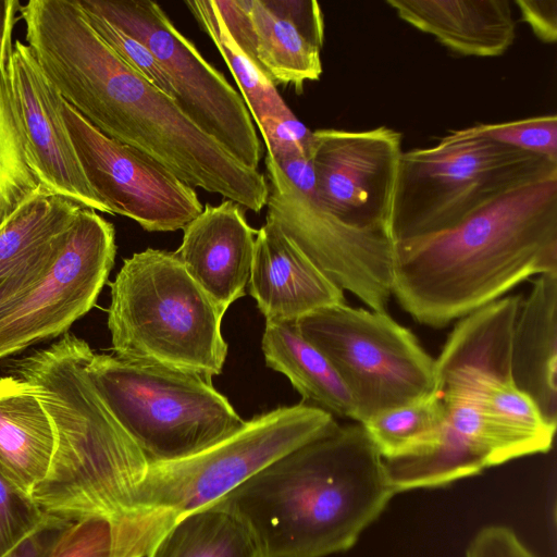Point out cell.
<instances>
[{
    "instance_id": "1",
    "label": "cell",
    "mask_w": 557,
    "mask_h": 557,
    "mask_svg": "<svg viewBox=\"0 0 557 557\" xmlns=\"http://www.w3.org/2000/svg\"><path fill=\"white\" fill-rule=\"evenodd\" d=\"M25 42L61 97L102 134L149 156L194 189L256 213L267 206L265 176L238 162L124 63L75 0L44 8L27 26Z\"/></svg>"
},
{
    "instance_id": "2",
    "label": "cell",
    "mask_w": 557,
    "mask_h": 557,
    "mask_svg": "<svg viewBox=\"0 0 557 557\" xmlns=\"http://www.w3.org/2000/svg\"><path fill=\"white\" fill-rule=\"evenodd\" d=\"M545 273H557V174L451 228L395 243L392 295L414 321L441 329Z\"/></svg>"
},
{
    "instance_id": "3",
    "label": "cell",
    "mask_w": 557,
    "mask_h": 557,
    "mask_svg": "<svg viewBox=\"0 0 557 557\" xmlns=\"http://www.w3.org/2000/svg\"><path fill=\"white\" fill-rule=\"evenodd\" d=\"M394 495L383 457L357 422L336 423L214 504L247 527L262 557H325L354 546Z\"/></svg>"
},
{
    "instance_id": "4",
    "label": "cell",
    "mask_w": 557,
    "mask_h": 557,
    "mask_svg": "<svg viewBox=\"0 0 557 557\" xmlns=\"http://www.w3.org/2000/svg\"><path fill=\"white\" fill-rule=\"evenodd\" d=\"M92 352L87 342L66 332L9 368L30 386L53 426L55 446L42 484L81 499L121 494L137 484L148 467L86 372Z\"/></svg>"
},
{
    "instance_id": "5",
    "label": "cell",
    "mask_w": 557,
    "mask_h": 557,
    "mask_svg": "<svg viewBox=\"0 0 557 557\" xmlns=\"http://www.w3.org/2000/svg\"><path fill=\"white\" fill-rule=\"evenodd\" d=\"M222 314L173 252L148 248L124 259L111 283L108 327L115 356L196 374L223 371Z\"/></svg>"
},
{
    "instance_id": "6",
    "label": "cell",
    "mask_w": 557,
    "mask_h": 557,
    "mask_svg": "<svg viewBox=\"0 0 557 557\" xmlns=\"http://www.w3.org/2000/svg\"><path fill=\"white\" fill-rule=\"evenodd\" d=\"M557 174V162L499 144L475 125L430 147L403 151L391 236L394 243L454 227L520 185Z\"/></svg>"
},
{
    "instance_id": "7",
    "label": "cell",
    "mask_w": 557,
    "mask_h": 557,
    "mask_svg": "<svg viewBox=\"0 0 557 557\" xmlns=\"http://www.w3.org/2000/svg\"><path fill=\"white\" fill-rule=\"evenodd\" d=\"M86 372L148 462L196 454L245 420L199 375L92 352Z\"/></svg>"
},
{
    "instance_id": "8",
    "label": "cell",
    "mask_w": 557,
    "mask_h": 557,
    "mask_svg": "<svg viewBox=\"0 0 557 557\" xmlns=\"http://www.w3.org/2000/svg\"><path fill=\"white\" fill-rule=\"evenodd\" d=\"M515 322L505 307H482L459 319L435 359L436 389L475 408L499 463L548 451L556 431L512 380Z\"/></svg>"
},
{
    "instance_id": "9",
    "label": "cell",
    "mask_w": 557,
    "mask_h": 557,
    "mask_svg": "<svg viewBox=\"0 0 557 557\" xmlns=\"http://www.w3.org/2000/svg\"><path fill=\"white\" fill-rule=\"evenodd\" d=\"M295 326L341 376L358 423L435 389V359L387 312L345 302L311 312Z\"/></svg>"
},
{
    "instance_id": "10",
    "label": "cell",
    "mask_w": 557,
    "mask_h": 557,
    "mask_svg": "<svg viewBox=\"0 0 557 557\" xmlns=\"http://www.w3.org/2000/svg\"><path fill=\"white\" fill-rule=\"evenodd\" d=\"M336 423L334 416L304 401L255 416L236 432L196 454L148 462L136 506L170 510L177 517L210 506Z\"/></svg>"
},
{
    "instance_id": "11",
    "label": "cell",
    "mask_w": 557,
    "mask_h": 557,
    "mask_svg": "<svg viewBox=\"0 0 557 557\" xmlns=\"http://www.w3.org/2000/svg\"><path fill=\"white\" fill-rule=\"evenodd\" d=\"M267 215L343 292L387 312L395 243L385 230L350 226L326 211L314 193L308 156L274 162L265 153Z\"/></svg>"
},
{
    "instance_id": "12",
    "label": "cell",
    "mask_w": 557,
    "mask_h": 557,
    "mask_svg": "<svg viewBox=\"0 0 557 557\" xmlns=\"http://www.w3.org/2000/svg\"><path fill=\"white\" fill-rule=\"evenodd\" d=\"M146 45L170 78L174 101L243 165L258 170L262 146L242 96L150 0H77Z\"/></svg>"
},
{
    "instance_id": "13",
    "label": "cell",
    "mask_w": 557,
    "mask_h": 557,
    "mask_svg": "<svg viewBox=\"0 0 557 557\" xmlns=\"http://www.w3.org/2000/svg\"><path fill=\"white\" fill-rule=\"evenodd\" d=\"M115 253L113 224L97 211L81 208L47 274L0 310V360L69 332L95 306Z\"/></svg>"
},
{
    "instance_id": "14",
    "label": "cell",
    "mask_w": 557,
    "mask_h": 557,
    "mask_svg": "<svg viewBox=\"0 0 557 557\" xmlns=\"http://www.w3.org/2000/svg\"><path fill=\"white\" fill-rule=\"evenodd\" d=\"M62 113L85 176L111 214L148 232H173L203 210L193 187L138 149L102 134L64 99Z\"/></svg>"
},
{
    "instance_id": "15",
    "label": "cell",
    "mask_w": 557,
    "mask_h": 557,
    "mask_svg": "<svg viewBox=\"0 0 557 557\" xmlns=\"http://www.w3.org/2000/svg\"><path fill=\"white\" fill-rule=\"evenodd\" d=\"M403 135L379 126L312 132L310 161L321 206L342 222L391 234Z\"/></svg>"
},
{
    "instance_id": "16",
    "label": "cell",
    "mask_w": 557,
    "mask_h": 557,
    "mask_svg": "<svg viewBox=\"0 0 557 557\" xmlns=\"http://www.w3.org/2000/svg\"><path fill=\"white\" fill-rule=\"evenodd\" d=\"M8 84L27 162L41 187L111 214L85 176L63 117V98L21 39L14 41L9 58Z\"/></svg>"
},
{
    "instance_id": "17",
    "label": "cell",
    "mask_w": 557,
    "mask_h": 557,
    "mask_svg": "<svg viewBox=\"0 0 557 557\" xmlns=\"http://www.w3.org/2000/svg\"><path fill=\"white\" fill-rule=\"evenodd\" d=\"M183 231L174 255L224 314L246 294L258 230L248 224L244 208L224 200L218 206L206 205Z\"/></svg>"
},
{
    "instance_id": "18",
    "label": "cell",
    "mask_w": 557,
    "mask_h": 557,
    "mask_svg": "<svg viewBox=\"0 0 557 557\" xmlns=\"http://www.w3.org/2000/svg\"><path fill=\"white\" fill-rule=\"evenodd\" d=\"M248 290L265 321L295 323L346 302L343 290L268 215L256 235Z\"/></svg>"
},
{
    "instance_id": "19",
    "label": "cell",
    "mask_w": 557,
    "mask_h": 557,
    "mask_svg": "<svg viewBox=\"0 0 557 557\" xmlns=\"http://www.w3.org/2000/svg\"><path fill=\"white\" fill-rule=\"evenodd\" d=\"M256 63L275 85L302 94L322 74L324 18L314 0H249Z\"/></svg>"
},
{
    "instance_id": "20",
    "label": "cell",
    "mask_w": 557,
    "mask_h": 557,
    "mask_svg": "<svg viewBox=\"0 0 557 557\" xmlns=\"http://www.w3.org/2000/svg\"><path fill=\"white\" fill-rule=\"evenodd\" d=\"M398 17L465 57L504 54L516 38L507 0H388Z\"/></svg>"
},
{
    "instance_id": "21",
    "label": "cell",
    "mask_w": 557,
    "mask_h": 557,
    "mask_svg": "<svg viewBox=\"0 0 557 557\" xmlns=\"http://www.w3.org/2000/svg\"><path fill=\"white\" fill-rule=\"evenodd\" d=\"M516 386L557 424V273L537 275L520 302L511 343Z\"/></svg>"
},
{
    "instance_id": "22",
    "label": "cell",
    "mask_w": 557,
    "mask_h": 557,
    "mask_svg": "<svg viewBox=\"0 0 557 557\" xmlns=\"http://www.w3.org/2000/svg\"><path fill=\"white\" fill-rule=\"evenodd\" d=\"M55 446L51 420L20 377H0V472L30 495L46 476Z\"/></svg>"
},
{
    "instance_id": "23",
    "label": "cell",
    "mask_w": 557,
    "mask_h": 557,
    "mask_svg": "<svg viewBox=\"0 0 557 557\" xmlns=\"http://www.w3.org/2000/svg\"><path fill=\"white\" fill-rule=\"evenodd\" d=\"M81 208L62 196L41 194L12 215L0 228V281L49 270Z\"/></svg>"
},
{
    "instance_id": "24",
    "label": "cell",
    "mask_w": 557,
    "mask_h": 557,
    "mask_svg": "<svg viewBox=\"0 0 557 557\" xmlns=\"http://www.w3.org/2000/svg\"><path fill=\"white\" fill-rule=\"evenodd\" d=\"M261 347L267 367L284 374L304 403L356 421L352 398L341 376L295 323L265 321Z\"/></svg>"
},
{
    "instance_id": "25",
    "label": "cell",
    "mask_w": 557,
    "mask_h": 557,
    "mask_svg": "<svg viewBox=\"0 0 557 557\" xmlns=\"http://www.w3.org/2000/svg\"><path fill=\"white\" fill-rule=\"evenodd\" d=\"M176 518L170 510L140 508L119 520L71 522L47 557H146Z\"/></svg>"
},
{
    "instance_id": "26",
    "label": "cell",
    "mask_w": 557,
    "mask_h": 557,
    "mask_svg": "<svg viewBox=\"0 0 557 557\" xmlns=\"http://www.w3.org/2000/svg\"><path fill=\"white\" fill-rule=\"evenodd\" d=\"M146 557H262L247 527L210 505L178 516Z\"/></svg>"
},
{
    "instance_id": "27",
    "label": "cell",
    "mask_w": 557,
    "mask_h": 557,
    "mask_svg": "<svg viewBox=\"0 0 557 557\" xmlns=\"http://www.w3.org/2000/svg\"><path fill=\"white\" fill-rule=\"evenodd\" d=\"M185 4L224 59L257 126L268 117L280 120L295 117L293 111L278 94L276 86L234 42L215 8L214 1L187 0Z\"/></svg>"
},
{
    "instance_id": "28",
    "label": "cell",
    "mask_w": 557,
    "mask_h": 557,
    "mask_svg": "<svg viewBox=\"0 0 557 557\" xmlns=\"http://www.w3.org/2000/svg\"><path fill=\"white\" fill-rule=\"evenodd\" d=\"M11 51L0 58V228L27 202L48 194L28 165L13 109L8 84Z\"/></svg>"
},
{
    "instance_id": "29",
    "label": "cell",
    "mask_w": 557,
    "mask_h": 557,
    "mask_svg": "<svg viewBox=\"0 0 557 557\" xmlns=\"http://www.w3.org/2000/svg\"><path fill=\"white\" fill-rule=\"evenodd\" d=\"M444 407L436 389L411 404L382 411L363 428L384 460L413 454L428 445L444 420Z\"/></svg>"
},
{
    "instance_id": "30",
    "label": "cell",
    "mask_w": 557,
    "mask_h": 557,
    "mask_svg": "<svg viewBox=\"0 0 557 557\" xmlns=\"http://www.w3.org/2000/svg\"><path fill=\"white\" fill-rule=\"evenodd\" d=\"M81 9L89 25L124 63L174 100V91L169 76L146 45L104 17L84 10L82 7Z\"/></svg>"
},
{
    "instance_id": "31",
    "label": "cell",
    "mask_w": 557,
    "mask_h": 557,
    "mask_svg": "<svg viewBox=\"0 0 557 557\" xmlns=\"http://www.w3.org/2000/svg\"><path fill=\"white\" fill-rule=\"evenodd\" d=\"M484 136L503 145L557 162V116L545 114L502 123L475 124Z\"/></svg>"
},
{
    "instance_id": "32",
    "label": "cell",
    "mask_w": 557,
    "mask_h": 557,
    "mask_svg": "<svg viewBox=\"0 0 557 557\" xmlns=\"http://www.w3.org/2000/svg\"><path fill=\"white\" fill-rule=\"evenodd\" d=\"M48 518L30 495L0 472V557L40 528Z\"/></svg>"
},
{
    "instance_id": "33",
    "label": "cell",
    "mask_w": 557,
    "mask_h": 557,
    "mask_svg": "<svg viewBox=\"0 0 557 557\" xmlns=\"http://www.w3.org/2000/svg\"><path fill=\"white\" fill-rule=\"evenodd\" d=\"M466 557H536L519 540L517 534L504 525L481 529L470 542Z\"/></svg>"
},
{
    "instance_id": "34",
    "label": "cell",
    "mask_w": 557,
    "mask_h": 557,
    "mask_svg": "<svg viewBox=\"0 0 557 557\" xmlns=\"http://www.w3.org/2000/svg\"><path fill=\"white\" fill-rule=\"evenodd\" d=\"M213 1L234 42L256 63L255 33L250 18L249 0Z\"/></svg>"
},
{
    "instance_id": "35",
    "label": "cell",
    "mask_w": 557,
    "mask_h": 557,
    "mask_svg": "<svg viewBox=\"0 0 557 557\" xmlns=\"http://www.w3.org/2000/svg\"><path fill=\"white\" fill-rule=\"evenodd\" d=\"M522 20L545 44L557 39V0H517Z\"/></svg>"
},
{
    "instance_id": "36",
    "label": "cell",
    "mask_w": 557,
    "mask_h": 557,
    "mask_svg": "<svg viewBox=\"0 0 557 557\" xmlns=\"http://www.w3.org/2000/svg\"><path fill=\"white\" fill-rule=\"evenodd\" d=\"M67 524L69 522L49 516L40 528L3 557H47L57 537Z\"/></svg>"
},
{
    "instance_id": "37",
    "label": "cell",
    "mask_w": 557,
    "mask_h": 557,
    "mask_svg": "<svg viewBox=\"0 0 557 557\" xmlns=\"http://www.w3.org/2000/svg\"><path fill=\"white\" fill-rule=\"evenodd\" d=\"M46 274L47 272H29L0 281V310L24 296Z\"/></svg>"
},
{
    "instance_id": "38",
    "label": "cell",
    "mask_w": 557,
    "mask_h": 557,
    "mask_svg": "<svg viewBox=\"0 0 557 557\" xmlns=\"http://www.w3.org/2000/svg\"><path fill=\"white\" fill-rule=\"evenodd\" d=\"M20 7L18 0H0V58L13 47L12 34Z\"/></svg>"
}]
</instances>
